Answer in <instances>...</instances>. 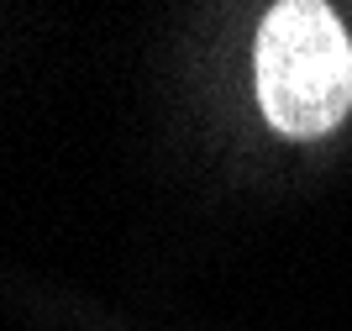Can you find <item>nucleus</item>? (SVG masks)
I'll return each mask as SVG.
<instances>
[{"mask_svg": "<svg viewBox=\"0 0 352 331\" xmlns=\"http://www.w3.org/2000/svg\"><path fill=\"white\" fill-rule=\"evenodd\" d=\"M258 105L284 137H326L352 111V43L321 0H284L263 16L258 47Z\"/></svg>", "mask_w": 352, "mask_h": 331, "instance_id": "f257e3e1", "label": "nucleus"}]
</instances>
